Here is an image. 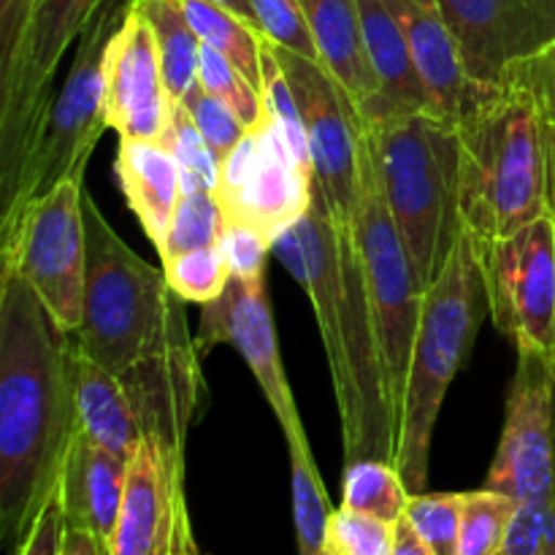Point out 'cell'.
Returning <instances> with one entry per match:
<instances>
[{
  "label": "cell",
  "mask_w": 555,
  "mask_h": 555,
  "mask_svg": "<svg viewBox=\"0 0 555 555\" xmlns=\"http://www.w3.org/2000/svg\"><path fill=\"white\" fill-rule=\"evenodd\" d=\"M76 336L0 266V537L22 545L76 437Z\"/></svg>",
  "instance_id": "1"
},
{
  "label": "cell",
  "mask_w": 555,
  "mask_h": 555,
  "mask_svg": "<svg viewBox=\"0 0 555 555\" xmlns=\"http://www.w3.org/2000/svg\"><path fill=\"white\" fill-rule=\"evenodd\" d=\"M271 255L282 260L312 301L334 383L345 464L393 461L396 434L358 244L352 228L334 225L318 184L309 211L274 238Z\"/></svg>",
  "instance_id": "2"
},
{
  "label": "cell",
  "mask_w": 555,
  "mask_h": 555,
  "mask_svg": "<svg viewBox=\"0 0 555 555\" xmlns=\"http://www.w3.org/2000/svg\"><path fill=\"white\" fill-rule=\"evenodd\" d=\"M455 133L461 217L472 242L513 236L551 211L545 122L518 76L477 87L455 119Z\"/></svg>",
  "instance_id": "3"
},
{
  "label": "cell",
  "mask_w": 555,
  "mask_h": 555,
  "mask_svg": "<svg viewBox=\"0 0 555 555\" xmlns=\"http://www.w3.org/2000/svg\"><path fill=\"white\" fill-rule=\"evenodd\" d=\"M87 291L76 345L117 377L163 361L198 352L184 318V298L166 271L135 255L108 225L85 190Z\"/></svg>",
  "instance_id": "4"
},
{
  "label": "cell",
  "mask_w": 555,
  "mask_h": 555,
  "mask_svg": "<svg viewBox=\"0 0 555 555\" xmlns=\"http://www.w3.org/2000/svg\"><path fill=\"white\" fill-rule=\"evenodd\" d=\"M363 139L423 291L439 280L464 236L455 122L431 112L366 119Z\"/></svg>",
  "instance_id": "5"
},
{
  "label": "cell",
  "mask_w": 555,
  "mask_h": 555,
  "mask_svg": "<svg viewBox=\"0 0 555 555\" xmlns=\"http://www.w3.org/2000/svg\"><path fill=\"white\" fill-rule=\"evenodd\" d=\"M488 293L469 233L455 244L439 280L423 293L421 325L412 347L404 410L396 439V469L410 493H426L431 442L444 396L475 347L486 320Z\"/></svg>",
  "instance_id": "6"
},
{
  "label": "cell",
  "mask_w": 555,
  "mask_h": 555,
  "mask_svg": "<svg viewBox=\"0 0 555 555\" xmlns=\"http://www.w3.org/2000/svg\"><path fill=\"white\" fill-rule=\"evenodd\" d=\"M133 0H106L76 41L74 63L54 92L36 150L22 166L11 193L0 201V228L9 225L33 198L65 179H85L87 163L106 122V52Z\"/></svg>",
  "instance_id": "7"
},
{
  "label": "cell",
  "mask_w": 555,
  "mask_h": 555,
  "mask_svg": "<svg viewBox=\"0 0 555 555\" xmlns=\"http://www.w3.org/2000/svg\"><path fill=\"white\" fill-rule=\"evenodd\" d=\"M352 236H356L358 258H361L369 301H372L390 423H393V434L399 439L412 347H415L423 293L426 291L421 287V280H417L404 242L399 236V228H396L388 204H385L366 139H363L361 195H358Z\"/></svg>",
  "instance_id": "8"
},
{
  "label": "cell",
  "mask_w": 555,
  "mask_h": 555,
  "mask_svg": "<svg viewBox=\"0 0 555 555\" xmlns=\"http://www.w3.org/2000/svg\"><path fill=\"white\" fill-rule=\"evenodd\" d=\"M106 0H33L30 16L0 63V201L36 150L54 98V76Z\"/></svg>",
  "instance_id": "9"
},
{
  "label": "cell",
  "mask_w": 555,
  "mask_h": 555,
  "mask_svg": "<svg viewBox=\"0 0 555 555\" xmlns=\"http://www.w3.org/2000/svg\"><path fill=\"white\" fill-rule=\"evenodd\" d=\"M0 266L33 287L60 328L79 331L87 291L85 179H65L0 228Z\"/></svg>",
  "instance_id": "10"
},
{
  "label": "cell",
  "mask_w": 555,
  "mask_h": 555,
  "mask_svg": "<svg viewBox=\"0 0 555 555\" xmlns=\"http://www.w3.org/2000/svg\"><path fill=\"white\" fill-rule=\"evenodd\" d=\"M486 276L488 309L518 352L555 363V220L542 215L513 236L475 244Z\"/></svg>",
  "instance_id": "11"
},
{
  "label": "cell",
  "mask_w": 555,
  "mask_h": 555,
  "mask_svg": "<svg viewBox=\"0 0 555 555\" xmlns=\"http://www.w3.org/2000/svg\"><path fill=\"white\" fill-rule=\"evenodd\" d=\"M274 52L301 108L314 184L328 204L334 225L350 231L361 195V114L345 87L331 76L323 63H314L282 47H274Z\"/></svg>",
  "instance_id": "12"
},
{
  "label": "cell",
  "mask_w": 555,
  "mask_h": 555,
  "mask_svg": "<svg viewBox=\"0 0 555 555\" xmlns=\"http://www.w3.org/2000/svg\"><path fill=\"white\" fill-rule=\"evenodd\" d=\"M215 195L228 220L258 228L274 244L312 206L314 173L296 160L280 125L263 112V119L220 163Z\"/></svg>",
  "instance_id": "13"
},
{
  "label": "cell",
  "mask_w": 555,
  "mask_h": 555,
  "mask_svg": "<svg viewBox=\"0 0 555 555\" xmlns=\"http://www.w3.org/2000/svg\"><path fill=\"white\" fill-rule=\"evenodd\" d=\"M555 363L540 352H518L504 410V431L486 488L518 504L555 499Z\"/></svg>",
  "instance_id": "14"
},
{
  "label": "cell",
  "mask_w": 555,
  "mask_h": 555,
  "mask_svg": "<svg viewBox=\"0 0 555 555\" xmlns=\"http://www.w3.org/2000/svg\"><path fill=\"white\" fill-rule=\"evenodd\" d=\"M188 502H184V448L144 434L130 459L122 509L108 555L193 553Z\"/></svg>",
  "instance_id": "15"
},
{
  "label": "cell",
  "mask_w": 555,
  "mask_h": 555,
  "mask_svg": "<svg viewBox=\"0 0 555 555\" xmlns=\"http://www.w3.org/2000/svg\"><path fill=\"white\" fill-rule=\"evenodd\" d=\"M472 85L499 87L555 41V0H439Z\"/></svg>",
  "instance_id": "16"
},
{
  "label": "cell",
  "mask_w": 555,
  "mask_h": 555,
  "mask_svg": "<svg viewBox=\"0 0 555 555\" xmlns=\"http://www.w3.org/2000/svg\"><path fill=\"white\" fill-rule=\"evenodd\" d=\"M195 345L201 356H206L217 345H231L244 358L255 383L263 390L282 434L293 437L304 431L301 415H298L296 399H293L291 383L282 366L266 276L249 282L231 276L225 293L217 301L204 304Z\"/></svg>",
  "instance_id": "17"
},
{
  "label": "cell",
  "mask_w": 555,
  "mask_h": 555,
  "mask_svg": "<svg viewBox=\"0 0 555 555\" xmlns=\"http://www.w3.org/2000/svg\"><path fill=\"white\" fill-rule=\"evenodd\" d=\"M168 106L155 33L133 0L106 52V122L119 139H160Z\"/></svg>",
  "instance_id": "18"
},
{
  "label": "cell",
  "mask_w": 555,
  "mask_h": 555,
  "mask_svg": "<svg viewBox=\"0 0 555 555\" xmlns=\"http://www.w3.org/2000/svg\"><path fill=\"white\" fill-rule=\"evenodd\" d=\"M385 3L404 30L434 114L455 122L477 85H472L466 74L459 41L444 20L442 5L439 0H385Z\"/></svg>",
  "instance_id": "19"
},
{
  "label": "cell",
  "mask_w": 555,
  "mask_h": 555,
  "mask_svg": "<svg viewBox=\"0 0 555 555\" xmlns=\"http://www.w3.org/2000/svg\"><path fill=\"white\" fill-rule=\"evenodd\" d=\"M128 466L130 461L76 431L57 480L68 526L90 531L106 547L112 545L128 486Z\"/></svg>",
  "instance_id": "20"
},
{
  "label": "cell",
  "mask_w": 555,
  "mask_h": 555,
  "mask_svg": "<svg viewBox=\"0 0 555 555\" xmlns=\"http://www.w3.org/2000/svg\"><path fill=\"white\" fill-rule=\"evenodd\" d=\"M358 9H361L363 49H366L374 81H377V98L366 108L361 122L388 117V114H434L428 92L417 74L415 60H412L410 43H406L404 30L388 3L385 0H358Z\"/></svg>",
  "instance_id": "21"
},
{
  "label": "cell",
  "mask_w": 555,
  "mask_h": 555,
  "mask_svg": "<svg viewBox=\"0 0 555 555\" xmlns=\"http://www.w3.org/2000/svg\"><path fill=\"white\" fill-rule=\"evenodd\" d=\"M76 431L130 461L144 439V423L122 377L92 361L79 345L74 356Z\"/></svg>",
  "instance_id": "22"
},
{
  "label": "cell",
  "mask_w": 555,
  "mask_h": 555,
  "mask_svg": "<svg viewBox=\"0 0 555 555\" xmlns=\"http://www.w3.org/2000/svg\"><path fill=\"white\" fill-rule=\"evenodd\" d=\"M114 168L130 211L160 247L184 190L177 157L160 139H119Z\"/></svg>",
  "instance_id": "23"
},
{
  "label": "cell",
  "mask_w": 555,
  "mask_h": 555,
  "mask_svg": "<svg viewBox=\"0 0 555 555\" xmlns=\"http://www.w3.org/2000/svg\"><path fill=\"white\" fill-rule=\"evenodd\" d=\"M298 5L320 52V63L345 87L363 117L377 98V81L363 49L358 0H298Z\"/></svg>",
  "instance_id": "24"
},
{
  "label": "cell",
  "mask_w": 555,
  "mask_h": 555,
  "mask_svg": "<svg viewBox=\"0 0 555 555\" xmlns=\"http://www.w3.org/2000/svg\"><path fill=\"white\" fill-rule=\"evenodd\" d=\"M135 5L146 16L152 33H155L168 98L182 101L190 87L198 81L204 41L193 30L188 16L182 14L177 0H135Z\"/></svg>",
  "instance_id": "25"
},
{
  "label": "cell",
  "mask_w": 555,
  "mask_h": 555,
  "mask_svg": "<svg viewBox=\"0 0 555 555\" xmlns=\"http://www.w3.org/2000/svg\"><path fill=\"white\" fill-rule=\"evenodd\" d=\"M287 455H291V482H293V520H296L298 555H320L328 534L331 499L320 480L318 464L309 450L307 431L285 437Z\"/></svg>",
  "instance_id": "26"
},
{
  "label": "cell",
  "mask_w": 555,
  "mask_h": 555,
  "mask_svg": "<svg viewBox=\"0 0 555 555\" xmlns=\"http://www.w3.org/2000/svg\"><path fill=\"white\" fill-rule=\"evenodd\" d=\"M410 488L399 475L393 461L361 459L345 464L341 477V507L356 513L374 515L388 524H399L406 515L410 504Z\"/></svg>",
  "instance_id": "27"
},
{
  "label": "cell",
  "mask_w": 555,
  "mask_h": 555,
  "mask_svg": "<svg viewBox=\"0 0 555 555\" xmlns=\"http://www.w3.org/2000/svg\"><path fill=\"white\" fill-rule=\"evenodd\" d=\"M225 225V209L211 190H182V198L173 211L166 238L157 247V255L160 260H168L173 255L193 253V249L217 247L222 242Z\"/></svg>",
  "instance_id": "28"
},
{
  "label": "cell",
  "mask_w": 555,
  "mask_h": 555,
  "mask_svg": "<svg viewBox=\"0 0 555 555\" xmlns=\"http://www.w3.org/2000/svg\"><path fill=\"white\" fill-rule=\"evenodd\" d=\"M515 509L518 502L486 486L466 491L455 555H502Z\"/></svg>",
  "instance_id": "29"
},
{
  "label": "cell",
  "mask_w": 555,
  "mask_h": 555,
  "mask_svg": "<svg viewBox=\"0 0 555 555\" xmlns=\"http://www.w3.org/2000/svg\"><path fill=\"white\" fill-rule=\"evenodd\" d=\"M160 141L177 157L184 190H211V193H217L220 160L209 150L201 130L195 128L193 117H190L182 101H171V106H168V122Z\"/></svg>",
  "instance_id": "30"
},
{
  "label": "cell",
  "mask_w": 555,
  "mask_h": 555,
  "mask_svg": "<svg viewBox=\"0 0 555 555\" xmlns=\"http://www.w3.org/2000/svg\"><path fill=\"white\" fill-rule=\"evenodd\" d=\"M260 92H263V103L269 117L280 125L282 135L291 144L293 155L301 163L307 171H312V155H309V139L307 128H304L301 108H298L293 87L287 81V74L282 70L280 60H276L274 47L263 38V49H260Z\"/></svg>",
  "instance_id": "31"
},
{
  "label": "cell",
  "mask_w": 555,
  "mask_h": 555,
  "mask_svg": "<svg viewBox=\"0 0 555 555\" xmlns=\"http://www.w3.org/2000/svg\"><path fill=\"white\" fill-rule=\"evenodd\" d=\"M163 271L184 301L201 304V307L217 301L231 282V266H228L220 244L173 255V258L163 260Z\"/></svg>",
  "instance_id": "32"
},
{
  "label": "cell",
  "mask_w": 555,
  "mask_h": 555,
  "mask_svg": "<svg viewBox=\"0 0 555 555\" xmlns=\"http://www.w3.org/2000/svg\"><path fill=\"white\" fill-rule=\"evenodd\" d=\"M464 499L466 493H415L410 496L404 518L434 553L455 555L461 518H464Z\"/></svg>",
  "instance_id": "33"
},
{
  "label": "cell",
  "mask_w": 555,
  "mask_h": 555,
  "mask_svg": "<svg viewBox=\"0 0 555 555\" xmlns=\"http://www.w3.org/2000/svg\"><path fill=\"white\" fill-rule=\"evenodd\" d=\"M198 85L204 87L206 92L220 98V101H225L249 128H255V125L263 119L266 103L258 87H255L253 81L225 57V54L206 47V43L204 49H201Z\"/></svg>",
  "instance_id": "34"
},
{
  "label": "cell",
  "mask_w": 555,
  "mask_h": 555,
  "mask_svg": "<svg viewBox=\"0 0 555 555\" xmlns=\"http://www.w3.org/2000/svg\"><path fill=\"white\" fill-rule=\"evenodd\" d=\"M396 526L356 509H334L325 534L328 555H393Z\"/></svg>",
  "instance_id": "35"
},
{
  "label": "cell",
  "mask_w": 555,
  "mask_h": 555,
  "mask_svg": "<svg viewBox=\"0 0 555 555\" xmlns=\"http://www.w3.org/2000/svg\"><path fill=\"white\" fill-rule=\"evenodd\" d=\"M184 108L193 117L195 128L201 130V135L206 139L209 150L215 152L217 160H225L238 144H242L244 135L249 133V125L228 106L225 101H220L217 95L206 92L204 87L195 81L188 90V95L182 98Z\"/></svg>",
  "instance_id": "36"
},
{
  "label": "cell",
  "mask_w": 555,
  "mask_h": 555,
  "mask_svg": "<svg viewBox=\"0 0 555 555\" xmlns=\"http://www.w3.org/2000/svg\"><path fill=\"white\" fill-rule=\"evenodd\" d=\"M249 3H253L258 30L263 33L266 41L320 63V52L314 47V38L309 33L298 0H249Z\"/></svg>",
  "instance_id": "37"
},
{
  "label": "cell",
  "mask_w": 555,
  "mask_h": 555,
  "mask_svg": "<svg viewBox=\"0 0 555 555\" xmlns=\"http://www.w3.org/2000/svg\"><path fill=\"white\" fill-rule=\"evenodd\" d=\"M502 555H555V499L518 504Z\"/></svg>",
  "instance_id": "38"
},
{
  "label": "cell",
  "mask_w": 555,
  "mask_h": 555,
  "mask_svg": "<svg viewBox=\"0 0 555 555\" xmlns=\"http://www.w3.org/2000/svg\"><path fill=\"white\" fill-rule=\"evenodd\" d=\"M220 247L231 266L233 280H263L266 260L271 255V238L263 231L247 225V222L228 220Z\"/></svg>",
  "instance_id": "39"
},
{
  "label": "cell",
  "mask_w": 555,
  "mask_h": 555,
  "mask_svg": "<svg viewBox=\"0 0 555 555\" xmlns=\"http://www.w3.org/2000/svg\"><path fill=\"white\" fill-rule=\"evenodd\" d=\"M65 529H68V520H65L63 502H60V493L54 488V493L47 499L38 518L33 520L30 531L14 555H60Z\"/></svg>",
  "instance_id": "40"
},
{
  "label": "cell",
  "mask_w": 555,
  "mask_h": 555,
  "mask_svg": "<svg viewBox=\"0 0 555 555\" xmlns=\"http://www.w3.org/2000/svg\"><path fill=\"white\" fill-rule=\"evenodd\" d=\"M509 74H515L529 87V92L537 101V108L542 114V122L555 130V41L545 52L520 63Z\"/></svg>",
  "instance_id": "41"
},
{
  "label": "cell",
  "mask_w": 555,
  "mask_h": 555,
  "mask_svg": "<svg viewBox=\"0 0 555 555\" xmlns=\"http://www.w3.org/2000/svg\"><path fill=\"white\" fill-rule=\"evenodd\" d=\"M60 555H108V547L103 545L98 537H92L90 531L68 526V529H65Z\"/></svg>",
  "instance_id": "42"
},
{
  "label": "cell",
  "mask_w": 555,
  "mask_h": 555,
  "mask_svg": "<svg viewBox=\"0 0 555 555\" xmlns=\"http://www.w3.org/2000/svg\"><path fill=\"white\" fill-rule=\"evenodd\" d=\"M393 555H437V553H434L431 547H428L426 542L421 540V534H417V531L412 529L410 520L401 518L399 526H396Z\"/></svg>",
  "instance_id": "43"
},
{
  "label": "cell",
  "mask_w": 555,
  "mask_h": 555,
  "mask_svg": "<svg viewBox=\"0 0 555 555\" xmlns=\"http://www.w3.org/2000/svg\"><path fill=\"white\" fill-rule=\"evenodd\" d=\"M545 139H547V209H551L555 220V130L545 125Z\"/></svg>",
  "instance_id": "44"
},
{
  "label": "cell",
  "mask_w": 555,
  "mask_h": 555,
  "mask_svg": "<svg viewBox=\"0 0 555 555\" xmlns=\"http://www.w3.org/2000/svg\"><path fill=\"white\" fill-rule=\"evenodd\" d=\"M217 3H222L225 9H231L233 14H238L244 22H249V25L258 30V20H255V11H253V3H249V0H217Z\"/></svg>",
  "instance_id": "45"
},
{
  "label": "cell",
  "mask_w": 555,
  "mask_h": 555,
  "mask_svg": "<svg viewBox=\"0 0 555 555\" xmlns=\"http://www.w3.org/2000/svg\"><path fill=\"white\" fill-rule=\"evenodd\" d=\"M184 555H201L198 551H193V553H184Z\"/></svg>",
  "instance_id": "46"
},
{
  "label": "cell",
  "mask_w": 555,
  "mask_h": 555,
  "mask_svg": "<svg viewBox=\"0 0 555 555\" xmlns=\"http://www.w3.org/2000/svg\"><path fill=\"white\" fill-rule=\"evenodd\" d=\"M320 555H328V553H325V551H323V553H320Z\"/></svg>",
  "instance_id": "47"
}]
</instances>
